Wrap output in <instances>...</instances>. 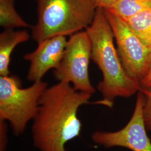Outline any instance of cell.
Returning <instances> with one entry per match:
<instances>
[{
  "label": "cell",
  "mask_w": 151,
  "mask_h": 151,
  "mask_svg": "<svg viewBox=\"0 0 151 151\" xmlns=\"http://www.w3.org/2000/svg\"><path fill=\"white\" fill-rule=\"evenodd\" d=\"M30 35L27 30L5 29L0 34V75H10L9 65L14 49L19 44L27 42Z\"/></svg>",
  "instance_id": "obj_9"
},
{
  "label": "cell",
  "mask_w": 151,
  "mask_h": 151,
  "mask_svg": "<svg viewBox=\"0 0 151 151\" xmlns=\"http://www.w3.org/2000/svg\"><path fill=\"white\" fill-rule=\"evenodd\" d=\"M144 103V94L139 91L133 113L125 126L115 132L95 131L91 134L92 140L106 148L119 147L132 151H151V141L143 121Z\"/></svg>",
  "instance_id": "obj_7"
},
{
  "label": "cell",
  "mask_w": 151,
  "mask_h": 151,
  "mask_svg": "<svg viewBox=\"0 0 151 151\" xmlns=\"http://www.w3.org/2000/svg\"><path fill=\"white\" fill-rule=\"evenodd\" d=\"M92 95L76 90L68 83L48 87L32 120V143L39 151H65L66 144L79 137L82 123L78 111Z\"/></svg>",
  "instance_id": "obj_1"
},
{
  "label": "cell",
  "mask_w": 151,
  "mask_h": 151,
  "mask_svg": "<svg viewBox=\"0 0 151 151\" xmlns=\"http://www.w3.org/2000/svg\"><path fill=\"white\" fill-rule=\"evenodd\" d=\"M124 20L135 34L151 48V9Z\"/></svg>",
  "instance_id": "obj_12"
},
{
  "label": "cell",
  "mask_w": 151,
  "mask_h": 151,
  "mask_svg": "<svg viewBox=\"0 0 151 151\" xmlns=\"http://www.w3.org/2000/svg\"><path fill=\"white\" fill-rule=\"evenodd\" d=\"M142 89L151 91V65L146 76L140 81Z\"/></svg>",
  "instance_id": "obj_15"
},
{
  "label": "cell",
  "mask_w": 151,
  "mask_h": 151,
  "mask_svg": "<svg viewBox=\"0 0 151 151\" xmlns=\"http://www.w3.org/2000/svg\"><path fill=\"white\" fill-rule=\"evenodd\" d=\"M15 76L0 77V120L8 122L15 135L22 134L38 112L39 103L48 87L42 80L22 88Z\"/></svg>",
  "instance_id": "obj_4"
},
{
  "label": "cell",
  "mask_w": 151,
  "mask_h": 151,
  "mask_svg": "<svg viewBox=\"0 0 151 151\" xmlns=\"http://www.w3.org/2000/svg\"><path fill=\"white\" fill-rule=\"evenodd\" d=\"M67 40L65 36L48 38L38 43L37 48L24 55L30 62L28 80L33 82L42 80L45 73L60 65L64 53Z\"/></svg>",
  "instance_id": "obj_8"
},
{
  "label": "cell",
  "mask_w": 151,
  "mask_h": 151,
  "mask_svg": "<svg viewBox=\"0 0 151 151\" xmlns=\"http://www.w3.org/2000/svg\"><path fill=\"white\" fill-rule=\"evenodd\" d=\"M145 96V103L143 109V116L145 125L147 131H151V91L142 89Z\"/></svg>",
  "instance_id": "obj_13"
},
{
  "label": "cell",
  "mask_w": 151,
  "mask_h": 151,
  "mask_svg": "<svg viewBox=\"0 0 151 151\" xmlns=\"http://www.w3.org/2000/svg\"><path fill=\"white\" fill-rule=\"evenodd\" d=\"M151 9V0H119L105 10L125 20Z\"/></svg>",
  "instance_id": "obj_10"
},
{
  "label": "cell",
  "mask_w": 151,
  "mask_h": 151,
  "mask_svg": "<svg viewBox=\"0 0 151 151\" xmlns=\"http://www.w3.org/2000/svg\"><path fill=\"white\" fill-rule=\"evenodd\" d=\"M0 25L4 29L32 27L17 12L14 0H0Z\"/></svg>",
  "instance_id": "obj_11"
},
{
  "label": "cell",
  "mask_w": 151,
  "mask_h": 151,
  "mask_svg": "<svg viewBox=\"0 0 151 151\" xmlns=\"http://www.w3.org/2000/svg\"><path fill=\"white\" fill-rule=\"evenodd\" d=\"M38 20L32 27L33 40L39 43L56 36H70L86 30L97 10L93 0H37Z\"/></svg>",
  "instance_id": "obj_3"
},
{
  "label": "cell",
  "mask_w": 151,
  "mask_h": 151,
  "mask_svg": "<svg viewBox=\"0 0 151 151\" xmlns=\"http://www.w3.org/2000/svg\"><path fill=\"white\" fill-rule=\"evenodd\" d=\"M97 8L106 9L119 0H93Z\"/></svg>",
  "instance_id": "obj_16"
},
{
  "label": "cell",
  "mask_w": 151,
  "mask_h": 151,
  "mask_svg": "<svg viewBox=\"0 0 151 151\" xmlns=\"http://www.w3.org/2000/svg\"><path fill=\"white\" fill-rule=\"evenodd\" d=\"M104 10L113 32L124 70L130 77L140 83L151 66V48L123 19Z\"/></svg>",
  "instance_id": "obj_6"
},
{
  "label": "cell",
  "mask_w": 151,
  "mask_h": 151,
  "mask_svg": "<svg viewBox=\"0 0 151 151\" xmlns=\"http://www.w3.org/2000/svg\"><path fill=\"white\" fill-rule=\"evenodd\" d=\"M85 30L91 40V59L103 74V80L99 83L97 89L103 99L99 103L111 108L116 98H128L139 91L140 83L130 77L124 70L104 9L97 8L93 22Z\"/></svg>",
  "instance_id": "obj_2"
},
{
  "label": "cell",
  "mask_w": 151,
  "mask_h": 151,
  "mask_svg": "<svg viewBox=\"0 0 151 151\" xmlns=\"http://www.w3.org/2000/svg\"><path fill=\"white\" fill-rule=\"evenodd\" d=\"M91 56V44L86 31L72 34L67 40L60 65L53 70L55 80L70 83L77 91L92 95L95 89L89 77Z\"/></svg>",
  "instance_id": "obj_5"
},
{
  "label": "cell",
  "mask_w": 151,
  "mask_h": 151,
  "mask_svg": "<svg viewBox=\"0 0 151 151\" xmlns=\"http://www.w3.org/2000/svg\"><path fill=\"white\" fill-rule=\"evenodd\" d=\"M7 124L6 122L0 120V151H6L8 143Z\"/></svg>",
  "instance_id": "obj_14"
}]
</instances>
